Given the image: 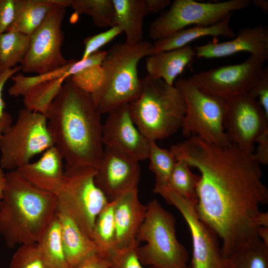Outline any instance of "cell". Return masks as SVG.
<instances>
[{
  "label": "cell",
  "instance_id": "1",
  "mask_svg": "<svg viewBox=\"0 0 268 268\" xmlns=\"http://www.w3.org/2000/svg\"><path fill=\"white\" fill-rule=\"evenodd\" d=\"M170 150L176 160L200 171L196 210L221 240L224 259L236 247L260 239L255 220L261 207L268 203V189L253 153L233 143L217 145L196 135Z\"/></svg>",
  "mask_w": 268,
  "mask_h": 268
},
{
  "label": "cell",
  "instance_id": "2",
  "mask_svg": "<svg viewBox=\"0 0 268 268\" xmlns=\"http://www.w3.org/2000/svg\"><path fill=\"white\" fill-rule=\"evenodd\" d=\"M101 115L92 95L67 78L46 116L54 146L66 163L65 170L97 169L105 148Z\"/></svg>",
  "mask_w": 268,
  "mask_h": 268
},
{
  "label": "cell",
  "instance_id": "3",
  "mask_svg": "<svg viewBox=\"0 0 268 268\" xmlns=\"http://www.w3.org/2000/svg\"><path fill=\"white\" fill-rule=\"evenodd\" d=\"M57 196L40 190L16 170L5 173L0 201V234L6 246L38 243L56 216Z\"/></svg>",
  "mask_w": 268,
  "mask_h": 268
},
{
  "label": "cell",
  "instance_id": "4",
  "mask_svg": "<svg viewBox=\"0 0 268 268\" xmlns=\"http://www.w3.org/2000/svg\"><path fill=\"white\" fill-rule=\"evenodd\" d=\"M153 53V44L146 41L135 45L116 43L107 51L101 64L104 82L91 94L101 114L129 104L139 96L142 79L138 75L137 66L142 59Z\"/></svg>",
  "mask_w": 268,
  "mask_h": 268
},
{
  "label": "cell",
  "instance_id": "5",
  "mask_svg": "<svg viewBox=\"0 0 268 268\" xmlns=\"http://www.w3.org/2000/svg\"><path fill=\"white\" fill-rule=\"evenodd\" d=\"M139 96L129 104L131 116L150 140L169 137L181 129L186 104L180 89L147 75L142 78Z\"/></svg>",
  "mask_w": 268,
  "mask_h": 268
},
{
  "label": "cell",
  "instance_id": "6",
  "mask_svg": "<svg viewBox=\"0 0 268 268\" xmlns=\"http://www.w3.org/2000/svg\"><path fill=\"white\" fill-rule=\"evenodd\" d=\"M136 241V252L141 263L152 268H189V256L178 241L174 215L156 200L149 201Z\"/></svg>",
  "mask_w": 268,
  "mask_h": 268
},
{
  "label": "cell",
  "instance_id": "7",
  "mask_svg": "<svg viewBox=\"0 0 268 268\" xmlns=\"http://www.w3.org/2000/svg\"><path fill=\"white\" fill-rule=\"evenodd\" d=\"M174 85L186 104L182 134L187 138L196 135L217 145L231 143L224 127L227 100L202 92L189 78H179Z\"/></svg>",
  "mask_w": 268,
  "mask_h": 268
},
{
  "label": "cell",
  "instance_id": "8",
  "mask_svg": "<svg viewBox=\"0 0 268 268\" xmlns=\"http://www.w3.org/2000/svg\"><path fill=\"white\" fill-rule=\"evenodd\" d=\"M96 173L97 169L89 166L65 170L57 194V208L69 216L92 239L95 219L109 201L95 183Z\"/></svg>",
  "mask_w": 268,
  "mask_h": 268
},
{
  "label": "cell",
  "instance_id": "9",
  "mask_svg": "<svg viewBox=\"0 0 268 268\" xmlns=\"http://www.w3.org/2000/svg\"><path fill=\"white\" fill-rule=\"evenodd\" d=\"M54 145L46 117L24 108L0 138V166L16 170Z\"/></svg>",
  "mask_w": 268,
  "mask_h": 268
},
{
  "label": "cell",
  "instance_id": "10",
  "mask_svg": "<svg viewBox=\"0 0 268 268\" xmlns=\"http://www.w3.org/2000/svg\"><path fill=\"white\" fill-rule=\"evenodd\" d=\"M251 3V0L216 2L176 0L168 10L150 23L148 35L151 39L157 41L188 26L212 25Z\"/></svg>",
  "mask_w": 268,
  "mask_h": 268
},
{
  "label": "cell",
  "instance_id": "11",
  "mask_svg": "<svg viewBox=\"0 0 268 268\" xmlns=\"http://www.w3.org/2000/svg\"><path fill=\"white\" fill-rule=\"evenodd\" d=\"M55 0L45 20L30 36L28 51L21 63L24 72L44 74L64 67L69 62L63 56L61 48L64 41L62 25L69 0Z\"/></svg>",
  "mask_w": 268,
  "mask_h": 268
},
{
  "label": "cell",
  "instance_id": "12",
  "mask_svg": "<svg viewBox=\"0 0 268 268\" xmlns=\"http://www.w3.org/2000/svg\"><path fill=\"white\" fill-rule=\"evenodd\" d=\"M155 194L161 196L181 213L190 229L193 243L190 268H226L216 233L199 217L196 204L167 186L155 185Z\"/></svg>",
  "mask_w": 268,
  "mask_h": 268
},
{
  "label": "cell",
  "instance_id": "13",
  "mask_svg": "<svg viewBox=\"0 0 268 268\" xmlns=\"http://www.w3.org/2000/svg\"><path fill=\"white\" fill-rule=\"evenodd\" d=\"M265 62L251 55L240 64L211 68L189 78L202 92L227 100L250 91L262 76Z\"/></svg>",
  "mask_w": 268,
  "mask_h": 268
},
{
  "label": "cell",
  "instance_id": "14",
  "mask_svg": "<svg viewBox=\"0 0 268 268\" xmlns=\"http://www.w3.org/2000/svg\"><path fill=\"white\" fill-rule=\"evenodd\" d=\"M224 127L231 143L253 153L257 139L268 130V116L248 93L227 100Z\"/></svg>",
  "mask_w": 268,
  "mask_h": 268
},
{
  "label": "cell",
  "instance_id": "15",
  "mask_svg": "<svg viewBox=\"0 0 268 268\" xmlns=\"http://www.w3.org/2000/svg\"><path fill=\"white\" fill-rule=\"evenodd\" d=\"M140 177L139 161L106 147L97 168L95 183L109 201L138 187Z\"/></svg>",
  "mask_w": 268,
  "mask_h": 268
},
{
  "label": "cell",
  "instance_id": "16",
  "mask_svg": "<svg viewBox=\"0 0 268 268\" xmlns=\"http://www.w3.org/2000/svg\"><path fill=\"white\" fill-rule=\"evenodd\" d=\"M102 134L105 147L138 161L147 159L149 140L135 124L129 104L119 106L108 113L103 125Z\"/></svg>",
  "mask_w": 268,
  "mask_h": 268
},
{
  "label": "cell",
  "instance_id": "17",
  "mask_svg": "<svg viewBox=\"0 0 268 268\" xmlns=\"http://www.w3.org/2000/svg\"><path fill=\"white\" fill-rule=\"evenodd\" d=\"M194 49L198 58H220L245 52L266 62L268 59V28L261 24L244 27L231 40L210 42Z\"/></svg>",
  "mask_w": 268,
  "mask_h": 268
},
{
  "label": "cell",
  "instance_id": "18",
  "mask_svg": "<svg viewBox=\"0 0 268 268\" xmlns=\"http://www.w3.org/2000/svg\"><path fill=\"white\" fill-rule=\"evenodd\" d=\"M113 201L116 250L138 246L136 237L145 217L147 205L140 201L138 188Z\"/></svg>",
  "mask_w": 268,
  "mask_h": 268
},
{
  "label": "cell",
  "instance_id": "19",
  "mask_svg": "<svg viewBox=\"0 0 268 268\" xmlns=\"http://www.w3.org/2000/svg\"><path fill=\"white\" fill-rule=\"evenodd\" d=\"M64 161L60 152L53 146L44 151L36 162H29L15 170L33 186L57 196L64 179Z\"/></svg>",
  "mask_w": 268,
  "mask_h": 268
},
{
  "label": "cell",
  "instance_id": "20",
  "mask_svg": "<svg viewBox=\"0 0 268 268\" xmlns=\"http://www.w3.org/2000/svg\"><path fill=\"white\" fill-rule=\"evenodd\" d=\"M56 216L60 225L66 258L71 268H75L88 256L98 253L94 241L69 216L58 208Z\"/></svg>",
  "mask_w": 268,
  "mask_h": 268
},
{
  "label": "cell",
  "instance_id": "21",
  "mask_svg": "<svg viewBox=\"0 0 268 268\" xmlns=\"http://www.w3.org/2000/svg\"><path fill=\"white\" fill-rule=\"evenodd\" d=\"M195 56L194 48L188 45L147 57L145 67L148 75L174 85L176 77L182 73Z\"/></svg>",
  "mask_w": 268,
  "mask_h": 268
},
{
  "label": "cell",
  "instance_id": "22",
  "mask_svg": "<svg viewBox=\"0 0 268 268\" xmlns=\"http://www.w3.org/2000/svg\"><path fill=\"white\" fill-rule=\"evenodd\" d=\"M232 14L210 26H194L178 30L156 41L153 44V55L183 48L198 39L205 36H222L234 38L236 34L230 25Z\"/></svg>",
  "mask_w": 268,
  "mask_h": 268
},
{
  "label": "cell",
  "instance_id": "23",
  "mask_svg": "<svg viewBox=\"0 0 268 268\" xmlns=\"http://www.w3.org/2000/svg\"><path fill=\"white\" fill-rule=\"evenodd\" d=\"M116 26L126 36L125 43L135 45L142 41L144 17L148 14L144 0H112Z\"/></svg>",
  "mask_w": 268,
  "mask_h": 268
},
{
  "label": "cell",
  "instance_id": "24",
  "mask_svg": "<svg viewBox=\"0 0 268 268\" xmlns=\"http://www.w3.org/2000/svg\"><path fill=\"white\" fill-rule=\"evenodd\" d=\"M55 3V0H15L14 18L6 32L15 31L31 36Z\"/></svg>",
  "mask_w": 268,
  "mask_h": 268
},
{
  "label": "cell",
  "instance_id": "25",
  "mask_svg": "<svg viewBox=\"0 0 268 268\" xmlns=\"http://www.w3.org/2000/svg\"><path fill=\"white\" fill-rule=\"evenodd\" d=\"M38 243L45 268H71L66 258L56 214Z\"/></svg>",
  "mask_w": 268,
  "mask_h": 268
},
{
  "label": "cell",
  "instance_id": "26",
  "mask_svg": "<svg viewBox=\"0 0 268 268\" xmlns=\"http://www.w3.org/2000/svg\"><path fill=\"white\" fill-rule=\"evenodd\" d=\"M225 260L226 268H268V246L252 241L236 247Z\"/></svg>",
  "mask_w": 268,
  "mask_h": 268
},
{
  "label": "cell",
  "instance_id": "27",
  "mask_svg": "<svg viewBox=\"0 0 268 268\" xmlns=\"http://www.w3.org/2000/svg\"><path fill=\"white\" fill-rule=\"evenodd\" d=\"M114 201H109L96 217L92 239L98 253L110 259L116 251L114 219Z\"/></svg>",
  "mask_w": 268,
  "mask_h": 268
},
{
  "label": "cell",
  "instance_id": "28",
  "mask_svg": "<svg viewBox=\"0 0 268 268\" xmlns=\"http://www.w3.org/2000/svg\"><path fill=\"white\" fill-rule=\"evenodd\" d=\"M30 43V36L15 32L0 34V73L21 63Z\"/></svg>",
  "mask_w": 268,
  "mask_h": 268
},
{
  "label": "cell",
  "instance_id": "29",
  "mask_svg": "<svg viewBox=\"0 0 268 268\" xmlns=\"http://www.w3.org/2000/svg\"><path fill=\"white\" fill-rule=\"evenodd\" d=\"M66 79L65 77L54 79L29 89L23 96L25 108L46 117L51 105Z\"/></svg>",
  "mask_w": 268,
  "mask_h": 268
},
{
  "label": "cell",
  "instance_id": "30",
  "mask_svg": "<svg viewBox=\"0 0 268 268\" xmlns=\"http://www.w3.org/2000/svg\"><path fill=\"white\" fill-rule=\"evenodd\" d=\"M69 4L77 15L90 16L97 27L116 26L115 10L112 0H69Z\"/></svg>",
  "mask_w": 268,
  "mask_h": 268
},
{
  "label": "cell",
  "instance_id": "31",
  "mask_svg": "<svg viewBox=\"0 0 268 268\" xmlns=\"http://www.w3.org/2000/svg\"><path fill=\"white\" fill-rule=\"evenodd\" d=\"M200 175L194 174L184 161L177 160L168 180L167 186L185 199L197 203V188Z\"/></svg>",
  "mask_w": 268,
  "mask_h": 268
},
{
  "label": "cell",
  "instance_id": "32",
  "mask_svg": "<svg viewBox=\"0 0 268 268\" xmlns=\"http://www.w3.org/2000/svg\"><path fill=\"white\" fill-rule=\"evenodd\" d=\"M147 159L149 169L154 174L157 186H167L176 160L170 150L159 147L149 140Z\"/></svg>",
  "mask_w": 268,
  "mask_h": 268
},
{
  "label": "cell",
  "instance_id": "33",
  "mask_svg": "<svg viewBox=\"0 0 268 268\" xmlns=\"http://www.w3.org/2000/svg\"><path fill=\"white\" fill-rule=\"evenodd\" d=\"M74 59L69 60L65 67L44 74L33 76H26L17 73L10 78L13 85L8 89V94L12 96H23L29 89L41 83L62 77H69V69Z\"/></svg>",
  "mask_w": 268,
  "mask_h": 268
},
{
  "label": "cell",
  "instance_id": "34",
  "mask_svg": "<svg viewBox=\"0 0 268 268\" xmlns=\"http://www.w3.org/2000/svg\"><path fill=\"white\" fill-rule=\"evenodd\" d=\"M9 268H45L38 243L19 246L12 257Z\"/></svg>",
  "mask_w": 268,
  "mask_h": 268
},
{
  "label": "cell",
  "instance_id": "35",
  "mask_svg": "<svg viewBox=\"0 0 268 268\" xmlns=\"http://www.w3.org/2000/svg\"><path fill=\"white\" fill-rule=\"evenodd\" d=\"M70 77L78 87L92 94L103 84L105 73L102 65H97L85 67Z\"/></svg>",
  "mask_w": 268,
  "mask_h": 268
},
{
  "label": "cell",
  "instance_id": "36",
  "mask_svg": "<svg viewBox=\"0 0 268 268\" xmlns=\"http://www.w3.org/2000/svg\"><path fill=\"white\" fill-rule=\"evenodd\" d=\"M123 33L121 28L114 26L104 32L86 38L83 43L84 50L81 60H84Z\"/></svg>",
  "mask_w": 268,
  "mask_h": 268
},
{
  "label": "cell",
  "instance_id": "37",
  "mask_svg": "<svg viewBox=\"0 0 268 268\" xmlns=\"http://www.w3.org/2000/svg\"><path fill=\"white\" fill-rule=\"evenodd\" d=\"M137 247L116 250L110 259L108 268H145L138 257L136 252Z\"/></svg>",
  "mask_w": 268,
  "mask_h": 268
},
{
  "label": "cell",
  "instance_id": "38",
  "mask_svg": "<svg viewBox=\"0 0 268 268\" xmlns=\"http://www.w3.org/2000/svg\"><path fill=\"white\" fill-rule=\"evenodd\" d=\"M20 70L21 66H16L0 73V138L12 125L11 116L5 110V104L2 98L3 88L7 80Z\"/></svg>",
  "mask_w": 268,
  "mask_h": 268
},
{
  "label": "cell",
  "instance_id": "39",
  "mask_svg": "<svg viewBox=\"0 0 268 268\" xmlns=\"http://www.w3.org/2000/svg\"><path fill=\"white\" fill-rule=\"evenodd\" d=\"M258 102L268 116V68H264L262 76L249 92Z\"/></svg>",
  "mask_w": 268,
  "mask_h": 268
},
{
  "label": "cell",
  "instance_id": "40",
  "mask_svg": "<svg viewBox=\"0 0 268 268\" xmlns=\"http://www.w3.org/2000/svg\"><path fill=\"white\" fill-rule=\"evenodd\" d=\"M15 0H0V34L5 32L14 16Z\"/></svg>",
  "mask_w": 268,
  "mask_h": 268
},
{
  "label": "cell",
  "instance_id": "41",
  "mask_svg": "<svg viewBox=\"0 0 268 268\" xmlns=\"http://www.w3.org/2000/svg\"><path fill=\"white\" fill-rule=\"evenodd\" d=\"M258 146L253 156L261 165L268 164V130L265 131L257 139Z\"/></svg>",
  "mask_w": 268,
  "mask_h": 268
},
{
  "label": "cell",
  "instance_id": "42",
  "mask_svg": "<svg viewBox=\"0 0 268 268\" xmlns=\"http://www.w3.org/2000/svg\"><path fill=\"white\" fill-rule=\"evenodd\" d=\"M110 263V259L95 253L86 258L75 268H108Z\"/></svg>",
  "mask_w": 268,
  "mask_h": 268
},
{
  "label": "cell",
  "instance_id": "43",
  "mask_svg": "<svg viewBox=\"0 0 268 268\" xmlns=\"http://www.w3.org/2000/svg\"><path fill=\"white\" fill-rule=\"evenodd\" d=\"M148 14L156 13L171 5L170 0H144Z\"/></svg>",
  "mask_w": 268,
  "mask_h": 268
},
{
  "label": "cell",
  "instance_id": "44",
  "mask_svg": "<svg viewBox=\"0 0 268 268\" xmlns=\"http://www.w3.org/2000/svg\"><path fill=\"white\" fill-rule=\"evenodd\" d=\"M255 222L258 228L261 226L268 227V212L261 211L257 216Z\"/></svg>",
  "mask_w": 268,
  "mask_h": 268
},
{
  "label": "cell",
  "instance_id": "45",
  "mask_svg": "<svg viewBox=\"0 0 268 268\" xmlns=\"http://www.w3.org/2000/svg\"><path fill=\"white\" fill-rule=\"evenodd\" d=\"M257 233L259 238L267 246H268V227H259Z\"/></svg>",
  "mask_w": 268,
  "mask_h": 268
},
{
  "label": "cell",
  "instance_id": "46",
  "mask_svg": "<svg viewBox=\"0 0 268 268\" xmlns=\"http://www.w3.org/2000/svg\"><path fill=\"white\" fill-rule=\"evenodd\" d=\"M255 6L258 7L264 13H268V1L266 0H251Z\"/></svg>",
  "mask_w": 268,
  "mask_h": 268
},
{
  "label": "cell",
  "instance_id": "47",
  "mask_svg": "<svg viewBox=\"0 0 268 268\" xmlns=\"http://www.w3.org/2000/svg\"><path fill=\"white\" fill-rule=\"evenodd\" d=\"M5 184V173L0 166V201L1 200Z\"/></svg>",
  "mask_w": 268,
  "mask_h": 268
},
{
  "label": "cell",
  "instance_id": "48",
  "mask_svg": "<svg viewBox=\"0 0 268 268\" xmlns=\"http://www.w3.org/2000/svg\"><path fill=\"white\" fill-rule=\"evenodd\" d=\"M189 268H190V266H189Z\"/></svg>",
  "mask_w": 268,
  "mask_h": 268
}]
</instances>
